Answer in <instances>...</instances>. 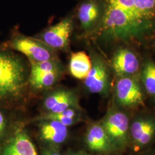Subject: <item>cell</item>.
I'll return each mask as SVG.
<instances>
[{
  "instance_id": "6da1fadb",
  "label": "cell",
  "mask_w": 155,
  "mask_h": 155,
  "mask_svg": "<svg viewBox=\"0 0 155 155\" xmlns=\"http://www.w3.org/2000/svg\"><path fill=\"white\" fill-rule=\"evenodd\" d=\"M100 1L103 16L93 40L143 47L155 38V0Z\"/></svg>"
},
{
  "instance_id": "7a4b0ae2",
  "label": "cell",
  "mask_w": 155,
  "mask_h": 155,
  "mask_svg": "<svg viewBox=\"0 0 155 155\" xmlns=\"http://www.w3.org/2000/svg\"><path fill=\"white\" fill-rule=\"evenodd\" d=\"M25 83L26 72L21 59L5 49L0 50V105L18 100Z\"/></svg>"
},
{
  "instance_id": "3957f363",
  "label": "cell",
  "mask_w": 155,
  "mask_h": 155,
  "mask_svg": "<svg viewBox=\"0 0 155 155\" xmlns=\"http://www.w3.org/2000/svg\"><path fill=\"white\" fill-rule=\"evenodd\" d=\"M4 48L18 51L27 56L29 61L40 62L56 59L54 50L39 39L25 36L17 31L13 32L11 38L4 44Z\"/></svg>"
},
{
  "instance_id": "277c9868",
  "label": "cell",
  "mask_w": 155,
  "mask_h": 155,
  "mask_svg": "<svg viewBox=\"0 0 155 155\" xmlns=\"http://www.w3.org/2000/svg\"><path fill=\"white\" fill-rule=\"evenodd\" d=\"M90 57L92 66L84 79V85L91 93L106 95L110 89L111 67L102 56L93 50Z\"/></svg>"
},
{
  "instance_id": "5b68a950",
  "label": "cell",
  "mask_w": 155,
  "mask_h": 155,
  "mask_svg": "<svg viewBox=\"0 0 155 155\" xmlns=\"http://www.w3.org/2000/svg\"><path fill=\"white\" fill-rule=\"evenodd\" d=\"M129 45H118L114 51L111 59L110 67L118 78L139 75L143 60L139 54Z\"/></svg>"
},
{
  "instance_id": "8992f818",
  "label": "cell",
  "mask_w": 155,
  "mask_h": 155,
  "mask_svg": "<svg viewBox=\"0 0 155 155\" xmlns=\"http://www.w3.org/2000/svg\"><path fill=\"white\" fill-rule=\"evenodd\" d=\"M139 79V74L118 78L115 85V99L118 105L133 108L144 104V92Z\"/></svg>"
},
{
  "instance_id": "52a82bcc",
  "label": "cell",
  "mask_w": 155,
  "mask_h": 155,
  "mask_svg": "<svg viewBox=\"0 0 155 155\" xmlns=\"http://www.w3.org/2000/svg\"><path fill=\"white\" fill-rule=\"evenodd\" d=\"M77 14L83 37L93 39L103 16L100 0H82L78 7Z\"/></svg>"
},
{
  "instance_id": "ba28073f",
  "label": "cell",
  "mask_w": 155,
  "mask_h": 155,
  "mask_svg": "<svg viewBox=\"0 0 155 155\" xmlns=\"http://www.w3.org/2000/svg\"><path fill=\"white\" fill-rule=\"evenodd\" d=\"M73 24L72 17H67L55 25L45 29L36 38L53 50L66 49L69 45Z\"/></svg>"
},
{
  "instance_id": "9c48e42d",
  "label": "cell",
  "mask_w": 155,
  "mask_h": 155,
  "mask_svg": "<svg viewBox=\"0 0 155 155\" xmlns=\"http://www.w3.org/2000/svg\"><path fill=\"white\" fill-rule=\"evenodd\" d=\"M111 143L122 144L129 136L130 121L127 114L118 109L111 110L101 124Z\"/></svg>"
},
{
  "instance_id": "30bf717a",
  "label": "cell",
  "mask_w": 155,
  "mask_h": 155,
  "mask_svg": "<svg viewBox=\"0 0 155 155\" xmlns=\"http://www.w3.org/2000/svg\"><path fill=\"white\" fill-rule=\"evenodd\" d=\"M0 155H38L33 143L21 127H17L0 149Z\"/></svg>"
},
{
  "instance_id": "8fae6325",
  "label": "cell",
  "mask_w": 155,
  "mask_h": 155,
  "mask_svg": "<svg viewBox=\"0 0 155 155\" xmlns=\"http://www.w3.org/2000/svg\"><path fill=\"white\" fill-rule=\"evenodd\" d=\"M129 136L140 146L147 145L155 136V117L150 115L136 117L130 122Z\"/></svg>"
},
{
  "instance_id": "7c38bea8",
  "label": "cell",
  "mask_w": 155,
  "mask_h": 155,
  "mask_svg": "<svg viewBox=\"0 0 155 155\" xmlns=\"http://www.w3.org/2000/svg\"><path fill=\"white\" fill-rule=\"evenodd\" d=\"M78 101L71 91L61 90L49 95L45 101V107L49 113H57L68 109H76Z\"/></svg>"
},
{
  "instance_id": "4fadbf2b",
  "label": "cell",
  "mask_w": 155,
  "mask_h": 155,
  "mask_svg": "<svg viewBox=\"0 0 155 155\" xmlns=\"http://www.w3.org/2000/svg\"><path fill=\"white\" fill-rule=\"evenodd\" d=\"M68 128L61 122L54 120H44L40 124L41 138L54 144H61L68 136Z\"/></svg>"
},
{
  "instance_id": "5bb4252c",
  "label": "cell",
  "mask_w": 155,
  "mask_h": 155,
  "mask_svg": "<svg viewBox=\"0 0 155 155\" xmlns=\"http://www.w3.org/2000/svg\"><path fill=\"white\" fill-rule=\"evenodd\" d=\"M86 140L89 148L97 152L105 151L111 145L110 141L101 124H94L90 127Z\"/></svg>"
},
{
  "instance_id": "9a60e30c",
  "label": "cell",
  "mask_w": 155,
  "mask_h": 155,
  "mask_svg": "<svg viewBox=\"0 0 155 155\" xmlns=\"http://www.w3.org/2000/svg\"><path fill=\"white\" fill-rule=\"evenodd\" d=\"M90 57L84 51L72 53L69 64L71 75L78 79L84 80L91 68Z\"/></svg>"
},
{
  "instance_id": "2e32d148",
  "label": "cell",
  "mask_w": 155,
  "mask_h": 155,
  "mask_svg": "<svg viewBox=\"0 0 155 155\" xmlns=\"http://www.w3.org/2000/svg\"><path fill=\"white\" fill-rule=\"evenodd\" d=\"M139 79L147 93L155 97V61L150 58L143 59Z\"/></svg>"
},
{
  "instance_id": "e0dca14e",
  "label": "cell",
  "mask_w": 155,
  "mask_h": 155,
  "mask_svg": "<svg viewBox=\"0 0 155 155\" xmlns=\"http://www.w3.org/2000/svg\"><path fill=\"white\" fill-rule=\"evenodd\" d=\"M61 71L39 72L30 74L29 83L34 88L43 89L53 86L57 81Z\"/></svg>"
},
{
  "instance_id": "ac0fdd59",
  "label": "cell",
  "mask_w": 155,
  "mask_h": 155,
  "mask_svg": "<svg viewBox=\"0 0 155 155\" xmlns=\"http://www.w3.org/2000/svg\"><path fill=\"white\" fill-rule=\"evenodd\" d=\"M41 120H54L61 122L66 127L75 124L78 120L76 109H68L57 113H48L40 118Z\"/></svg>"
},
{
  "instance_id": "d6986e66",
  "label": "cell",
  "mask_w": 155,
  "mask_h": 155,
  "mask_svg": "<svg viewBox=\"0 0 155 155\" xmlns=\"http://www.w3.org/2000/svg\"><path fill=\"white\" fill-rule=\"evenodd\" d=\"M8 119L5 113L0 110V140L4 137L8 128Z\"/></svg>"
},
{
  "instance_id": "ffe728a7",
  "label": "cell",
  "mask_w": 155,
  "mask_h": 155,
  "mask_svg": "<svg viewBox=\"0 0 155 155\" xmlns=\"http://www.w3.org/2000/svg\"><path fill=\"white\" fill-rule=\"evenodd\" d=\"M45 155H61L57 152H48L45 153Z\"/></svg>"
},
{
  "instance_id": "44dd1931",
  "label": "cell",
  "mask_w": 155,
  "mask_h": 155,
  "mask_svg": "<svg viewBox=\"0 0 155 155\" xmlns=\"http://www.w3.org/2000/svg\"><path fill=\"white\" fill-rule=\"evenodd\" d=\"M153 45V48H154V50H155V38L154 39H153L152 41H151V42L150 43V44L149 45Z\"/></svg>"
}]
</instances>
